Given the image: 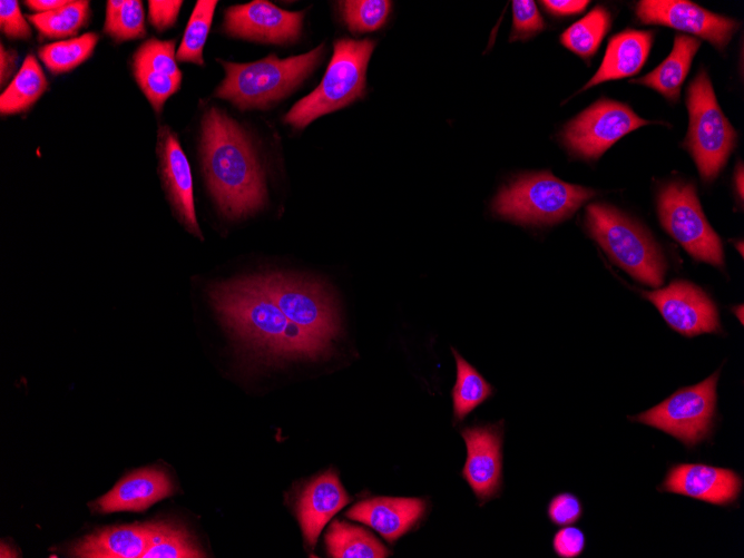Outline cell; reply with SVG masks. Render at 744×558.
<instances>
[{
    "mask_svg": "<svg viewBox=\"0 0 744 558\" xmlns=\"http://www.w3.org/2000/svg\"><path fill=\"white\" fill-rule=\"evenodd\" d=\"M209 298L233 336L265 362L316 360L330 350L290 321L256 276L217 283L209 288Z\"/></svg>",
    "mask_w": 744,
    "mask_h": 558,
    "instance_id": "cell-1",
    "label": "cell"
},
{
    "mask_svg": "<svg viewBox=\"0 0 744 558\" xmlns=\"http://www.w3.org/2000/svg\"><path fill=\"white\" fill-rule=\"evenodd\" d=\"M200 150L208 188L226 217L241 218L265 205L264 174L253 145L245 130L217 108L203 117Z\"/></svg>",
    "mask_w": 744,
    "mask_h": 558,
    "instance_id": "cell-2",
    "label": "cell"
},
{
    "mask_svg": "<svg viewBox=\"0 0 744 558\" xmlns=\"http://www.w3.org/2000/svg\"><path fill=\"white\" fill-rule=\"evenodd\" d=\"M320 46L303 55L278 59L275 55L248 63L221 61L226 76L215 91L242 110L265 108L297 87L322 59Z\"/></svg>",
    "mask_w": 744,
    "mask_h": 558,
    "instance_id": "cell-3",
    "label": "cell"
},
{
    "mask_svg": "<svg viewBox=\"0 0 744 558\" xmlns=\"http://www.w3.org/2000/svg\"><path fill=\"white\" fill-rule=\"evenodd\" d=\"M586 224L593 238L615 264L649 286L658 287L663 283L664 257L640 225L605 204L587 206Z\"/></svg>",
    "mask_w": 744,
    "mask_h": 558,
    "instance_id": "cell-4",
    "label": "cell"
},
{
    "mask_svg": "<svg viewBox=\"0 0 744 558\" xmlns=\"http://www.w3.org/2000/svg\"><path fill=\"white\" fill-rule=\"evenodd\" d=\"M590 188L568 184L548 172L527 174L500 189L492 211L520 224H554L572 215L595 196Z\"/></svg>",
    "mask_w": 744,
    "mask_h": 558,
    "instance_id": "cell-5",
    "label": "cell"
},
{
    "mask_svg": "<svg viewBox=\"0 0 744 558\" xmlns=\"http://www.w3.org/2000/svg\"><path fill=\"white\" fill-rule=\"evenodd\" d=\"M374 42L369 39H340L319 86L298 100L285 115V123L304 128L314 119L343 108L362 97L365 74Z\"/></svg>",
    "mask_w": 744,
    "mask_h": 558,
    "instance_id": "cell-6",
    "label": "cell"
},
{
    "mask_svg": "<svg viewBox=\"0 0 744 558\" xmlns=\"http://www.w3.org/2000/svg\"><path fill=\"white\" fill-rule=\"evenodd\" d=\"M686 105L689 127L685 147L692 154L701 177L708 182L725 165L737 135L722 112L705 70H701L691 82Z\"/></svg>",
    "mask_w": 744,
    "mask_h": 558,
    "instance_id": "cell-7",
    "label": "cell"
},
{
    "mask_svg": "<svg viewBox=\"0 0 744 558\" xmlns=\"http://www.w3.org/2000/svg\"><path fill=\"white\" fill-rule=\"evenodd\" d=\"M255 276L290 321L331 345L341 324L335 301L322 283L284 273Z\"/></svg>",
    "mask_w": 744,
    "mask_h": 558,
    "instance_id": "cell-8",
    "label": "cell"
},
{
    "mask_svg": "<svg viewBox=\"0 0 744 558\" xmlns=\"http://www.w3.org/2000/svg\"><path fill=\"white\" fill-rule=\"evenodd\" d=\"M718 376L719 371H716L695 385L677 390L652 409L628 417V420L670 434L689 449L707 440L713 432Z\"/></svg>",
    "mask_w": 744,
    "mask_h": 558,
    "instance_id": "cell-9",
    "label": "cell"
},
{
    "mask_svg": "<svg viewBox=\"0 0 744 558\" xmlns=\"http://www.w3.org/2000/svg\"><path fill=\"white\" fill-rule=\"evenodd\" d=\"M658 215L665 231L694 258L715 266L723 264V247L706 221L695 187L673 182L658 194Z\"/></svg>",
    "mask_w": 744,
    "mask_h": 558,
    "instance_id": "cell-10",
    "label": "cell"
},
{
    "mask_svg": "<svg viewBox=\"0 0 744 558\" xmlns=\"http://www.w3.org/2000/svg\"><path fill=\"white\" fill-rule=\"evenodd\" d=\"M649 124L626 104L599 99L564 128L565 144L585 158H598L626 134Z\"/></svg>",
    "mask_w": 744,
    "mask_h": 558,
    "instance_id": "cell-11",
    "label": "cell"
},
{
    "mask_svg": "<svg viewBox=\"0 0 744 558\" xmlns=\"http://www.w3.org/2000/svg\"><path fill=\"white\" fill-rule=\"evenodd\" d=\"M665 322L684 336L721 332L718 312L707 294L686 281H674L665 288L644 292Z\"/></svg>",
    "mask_w": 744,
    "mask_h": 558,
    "instance_id": "cell-12",
    "label": "cell"
},
{
    "mask_svg": "<svg viewBox=\"0 0 744 558\" xmlns=\"http://www.w3.org/2000/svg\"><path fill=\"white\" fill-rule=\"evenodd\" d=\"M636 14L643 23L663 25L694 33L723 49L738 28L733 19L684 0H642Z\"/></svg>",
    "mask_w": 744,
    "mask_h": 558,
    "instance_id": "cell-13",
    "label": "cell"
},
{
    "mask_svg": "<svg viewBox=\"0 0 744 558\" xmlns=\"http://www.w3.org/2000/svg\"><path fill=\"white\" fill-rule=\"evenodd\" d=\"M303 12H291L264 0L237 4L225 10L223 28L235 38L286 43L300 37Z\"/></svg>",
    "mask_w": 744,
    "mask_h": 558,
    "instance_id": "cell-14",
    "label": "cell"
},
{
    "mask_svg": "<svg viewBox=\"0 0 744 558\" xmlns=\"http://www.w3.org/2000/svg\"><path fill=\"white\" fill-rule=\"evenodd\" d=\"M461 435L467 446L462 477L481 502L497 497L502 480L503 423L464 428Z\"/></svg>",
    "mask_w": 744,
    "mask_h": 558,
    "instance_id": "cell-15",
    "label": "cell"
},
{
    "mask_svg": "<svg viewBox=\"0 0 744 558\" xmlns=\"http://www.w3.org/2000/svg\"><path fill=\"white\" fill-rule=\"evenodd\" d=\"M742 484L740 474L731 469L704 463H678L669 468L657 490L727 506L737 500Z\"/></svg>",
    "mask_w": 744,
    "mask_h": 558,
    "instance_id": "cell-16",
    "label": "cell"
},
{
    "mask_svg": "<svg viewBox=\"0 0 744 558\" xmlns=\"http://www.w3.org/2000/svg\"><path fill=\"white\" fill-rule=\"evenodd\" d=\"M157 154L167 197L182 225L202 238L198 227L189 163L177 135L167 126L158 130Z\"/></svg>",
    "mask_w": 744,
    "mask_h": 558,
    "instance_id": "cell-17",
    "label": "cell"
},
{
    "mask_svg": "<svg viewBox=\"0 0 744 558\" xmlns=\"http://www.w3.org/2000/svg\"><path fill=\"white\" fill-rule=\"evenodd\" d=\"M349 502L350 497L333 470L316 477L303 489L297 517L310 547L315 546L324 526Z\"/></svg>",
    "mask_w": 744,
    "mask_h": 558,
    "instance_id": "cell-18",
    "label": "cell"
},
{
    "mask_svg": "<svg viewBox=\"0 0 744 558\" xmlns=\"http://www.w3.org/2000/svg\"><path fill=\"white\" fill-rule=\"evenodd\" d=\"M425 501L419 498L375 497L358 502L346 517L365 523L388 541L405 533L423 516Z\"/></svg>",
    "mask_w": 744,
    "mask_h": 558,
    "instance_id": "cell-19",
    "label": "cell"
},
{
    "mask_svg": "<svg viewBox=\"0 0 744 558\" xmlns=\"http://www.w3.org/2000/svg\"><path fill=\"white\" fill-rule=\"evenodd\" d=\"M173 483L159 468H144L123 478L109 492L96 501L101 512L143 511L170 496Z\"/></svg>",
    "mask_w": 744,
    "mask_h": 558,
    "instance_id": "cell-20",
    "label": "cell"
},
{
    "mask_svg": "<svg viewBox=\"0 0 744 558\" xmlns=\"http://www.w3.org/2000/svg\"><path fill=\"white\" fill-rule=\"evenodd\" d=\"M148 544V522L98 529L71 546L79 558H143Z\"/></svg>",
    "mask_w": 744,
    "mask_h": 558,
    "instance_id": "cell-21",
    "label": "cell"
},
{
    "mask_svg": "<svg viewBox=\"0 0 744 558\" xmlns=\"http://www.w3.org/2000/svg\"><path fill=\"white\" fill-rule=\"evenodd\" d=\"M652 42V31L627 29L614 36L600 67L581 90L604 81L636 75L648 57Z\"/></svg>",
    "mask_w": 744,
    "mask_h": 558,
    "instance_id": "cell-22",
    "label": "cell"
},
{
    "mask_svg": "<svg viewBox=\"0 0 744 558\" xmlns=\"http://www.w3.org/2000/svg\"><path fill=\"white\" fill-rule=\"evenodd\" d=\"M701 40L686 35H677L669 56L648 75L633 80L657 90L665 98L676 102L681 87L688 74Z\"/></svg>",
    "mask_w": 744,
    "mask_h": 558,
    "instance_id": "cell-23",
    "label": "cell"
},
{
    "mask_svg": "<svg viewBox=\"0 0 744 558\" xmlns=\"http://www.w3.org/2000/svg\"><path fill=\"white\" fill-rule=\"evenodd\" d=\"M47 78L36 57L29 55L12 81L1 94L0 111L2 115L28 110L46 91Z\"/></svg>",
    "mask_w": 744,
    "mask_h": 558,
    "instance_id": "cell-24",
    "label": "cell"
},
{
    "mask_svg": "<svg viewBox=\"0 0 744 558\" xmlns=\"http://www.w3.org/2000/svg\"><path fill=\"white\" fill-rule=\"evenodd\" d=\"M325 544L334 558H384L389 550L368 530L335 520L325 535Z\"/></svg>",
    "mask_w": 744,
    "mask_h": 558,
    "instance_id": "cell-25",
    "label": "cell"
},
{
    "mask_svg": "<svg viewBox=\"0 0 744 558\" xmlns=\"http://www.w3.org/2000/svg\"><path fill=\"white\" fill-rule=\"evenodd\" d=\"M204 552L187 530L174 521L148 522V544L143 558H199Z\"/></svg>",
    "mask_w": 744,
    "mask_h": 558,
    "instance_id": "cell-26",
    "label": "cell"
},
{
    "mask_svg": "<svg viewBox=\"0 0 744 558\" xmlns=\"http://www.w3.org/2000/svg\"><path fill=\"white\" fill-rule=\"evenodd\" d=\"M452 353L457 363V380L452 390L453 415L460 421L490 398L493 389L456 349Z\"/></svg>",
    "mask_w": 744,
    "mask_h": 558,
    "instance_id": "cell-27",
    "label": "cell"
},
{
    "mask_svg": "<svg viewBox=\"0 0 744 558\" xmlns=\"http://www.w3.org/2000/svg\"><path fill=\"white\" fill-rule=\"evenodd\" d=\"M609 27L610 14L599 6L567 28L560 36V42L580 57L590 58Z\"/></svg>",
    "mask_w": 744,
    "mask_h": 558,
    "instance_id": "cell-28",
    "label": "cell"
},
{
    "mask_svg": "<svg viewBox=\"0 0 744 558\" xmlns=\"http://www.w3.org/2000/svg\"><path fill=\"white\" fill-rule=\"evenodd\" d=\"M98 42L94 32L69 40L49 43L39 49V57L55 75L67 72L87 60Z\"/></svg>",
    "mask_w": 744,
    "mask_h": 558,
    "instance_id": "cell-29",
    "label": "cell"
},
{
    "mask_svg": "<svg viewBox=\"0 0 744 558\" xmlns=\"http://www.w3.org/2000/svg\"><path fill=\"white\" fill-rule=\"evenodd\" d=\"M89 1H68L63 7L43 13L29 14L28 19L47 38H66L75 35L87 21Z\"/></svg>",
    "mask_w": 744,
    "mask_h": 558,
    "instance_id": "cell-30",
    "label": "cell"
},
{
    "mask_svg": "<svg viewBox=\"0 0 744 558\" xmlns=\"http://www.w3.org/2000/svg\"><path fill=\"white\" fill-rule=\"evenodd\" d=\"M216 4V0H199L196 2L183 40L176 52L178 61L194 62L199 66L204 65L203 48L209 32Z\"/></svg>",
    "mask_w": 744,
    "mask_h": 558,
    "instance_id": "cell-31",
    "label": "cell"
},
{
    "mask_svg": "<svg viewBox=\"0 0 744 558\" xmlns=\"http://www.w3.org/2000/svg\"><path fill=\"white\" fill-rule=\"evenodd\" d=\"M343 19L352 32L374 31L382 27L390 13L386 0H347L340 2Z\"/></svg>",
    "mask_w": 744,
    "mask_h": 558,
    "instance_id": "cell-32",
    "label": "cell"
},
{
    "mask_svg": "<svg viewBox=\"0 0 744 558\" xmlns=\"http://www.w3.org/2000/svg\"><path fill=\"white\" fill-rule=\"evenodd\" d=\"M133 63L182 81V72L176 62L175 40H147L134 55Z\"/></svg>",
    "mask_w": 744,
    "mask_h": 558,
    "instance_id": "cell-33",
    "label": "cell"
},
{
    "mask_svg": "<svg viewBox=\"0 0 744 558\" xmlns=\"http://www.w3.org/2000/svg\"><path fill=\"white\" fill-rule=\"evenodd\" d=\"M135 78L156 112H160L167 98L175 94L180 80L155 72L144 66L133 63Z\"/></svg>",
    "mask_w": 744,
    "mask_h": 558,
    "instance_id": "cell-34",
    "label": "cell"
},
{
    "mask_svg": "<svg viewBox=\"0 0 744 558\" xmlns=\"http://www.w3.org/2000/svg\"><path fill=\"white\" fill-rule=\"evenodd\" d=\"M106 32L117 41L143 38L145 36L143 2L139 0H125L118 18Z\"/></svg>",
    "mask_w": 744,
    "mask_h": 558,
    "instance_id": "cell-35",
    "label": "cell"
},
{
    "mask_svg": "<svg viewBox=\"0 0 744 558\" xmlns=\"http://www.w3.org/2000/svg\"><path fill=\"white\" fill-rule=\"evenodd\" d=\"M512 32L511 40H525L545 28V22L533 1H512Z\"/></svg>",
    "mask_w": 744,
    "mask_h": 558,
    "instance_id": "cell-36",
    "label": "cell"
},
{
    "mask_svg": "<svg viewBox=\"0 0 744 558\" xmlns=\"http://www.w3.org/2000/svg\"><path fill=\"white\" fill-rule=\"evenodd\" d=\"M549 520L557 526L577 522L583 515L580 499L571 492H561L552 497L547 508Z\"/></svg>",
    "mask_w": 744,
    "mask_h": 558,
    "instance_id": "cell-37",
    "label": "cell"
},
{
    "mask_svg": "<svg viewBox=\"0 0 744 558\" xmlns=\"http://www.w3.org/2000/svg\"><path fill=\"white\" fill-rule=\"evenodd\" d=\"M0 26L2 32L11 39H29L30 27L25 20L18 1L2 0L0 2Z\"/></svg>",
    "mask_w": 744,
    "mask_h": 558,
    "instance_id": "cell-38",
    "label": "cell"
},
{
    "mask_svg": "<svg viewBox=\"0 0 744 558\" xmlns=\"http://www.w3.org/2000/svg\"><path fill=\"white\" fill-rule=\"evenodd\" d=\"M552 547L561 558H576L585 550L586 536L580 528L566 526L555 533Z\"/></svg>",
    "mask_w": 744,
    "mask_h": 558,
    "instance_id": "cell-39",
    "label": "cell"
},
{
    "mask_svg": "<svg viewBox=\"0 0 744 558\" xmlns=\"http://www.w3.org/2000/svg\"><path fill=\"white\" fill-rule=\"evenodd\" d=\"M183 1L150 0L149 21L159 31L172 27L178 17Z\"/></svg>",
    "mask_w": 744,
    "mask_h": 558,
    "instance_id": "cell-40",
    "label": "cell"
},
{
    "mask_svg": "<svg viewBox=\"0 0 744 558\" xmlns=\"http://www.w3.org/2000/svg\"><path fill=\"white\" fill-rule=\"evenodd\" d=\"M544 7L551 13L558 16L576 14L581 12L589 1L581 0H545Z\"/></svg>",
    "mask_w": 744,
    "mask_h": 558,
    "instance_id": "cell-41",
    "label": "cell"
},
{
    "mask_svg": "<svg viewBox=\"0 0 744 558\" xmlns=\"http://www.w3.org/2000/svg\"><path fill=\"white\" fill-rule=\"evenodd\" d=\"M18 55L14 50L0 48V80L1 86L6 84L17 67Z\"/></svg>",
    "mask_w": 744,
    "mask_h": 558,
    "instance_id": "cell-42",
    "label": "cell"
},
{
    "mask_svg": "<svg viewBox=\"0 0 744 558\" xmlns=\"http://www.w3.org/2000/svg\"><path fill=\"white\" fill-rule=\"evenodd\" d=\"M65 0H27L25 3L37 13L49 12L67 4Z\"/></svg>",
    "mask_w": 744,
    "mask_h": 558,
    "instance_id": "cell-43",
    "label": "cell"
},
{
    "mask_svg": "<svg viewBox=\"0 0 744 558\" xmlns=\"http://www.w3.org/2000/svg\"><path fill=\"white\" fill-rule=\"evenodd\" d=\"M125 0H108L106 6L105 31H108L118 18Z\"/></svg>",
    "mask_w": 744,
    "mask_h": 558,
    "instance_id": "cell-44",
    "label": "cell"
},
{
    "mask_svg": "<svg viewBox=\"0 0 744 558\" xmlns=\"http://www.w3.org/2000/svg\"><path fill=\"white\" fill-rule=\"evenodd\" d=\"M736 190L740 194V198L743 199V165H738V170L736 169L735 175Z\"/></svg>",
    "mask_w": 744,
    "mask_h": 558,
    "instance_id": "cell-45",
    "label": "cell"
},
{
    "mask_svg": "<svg viewBox=\"0 0 744 558\" xmlns=\"http://www.w3.org/2000/svg\"><path fill=\"white\" fill-rule=\"evenodd\" d=\"M735 314H737V312H735ZM738 319H740L741 323H743V306L742 305H740Z\"/></svg>",
    "mask_w": 744,
    "mask_h": 558,
    "instance_id": "cell-46",
    "label": "cell"
}]
</instances>
